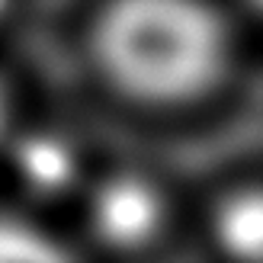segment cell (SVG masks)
<instances>
[{
	"label": "cell",
	"instance_id": "cell-1",
	"mask_svg": "<svg viewBox=\"0 0 263 263\" xmlns=\"http://www.w3.org/2000/svg\"><path fill=\"white\" fill-rule=\"evenodd\" d=\"M93 45L109 81L148 103L205 93L228 61L225 23L205 0H109Z\"/></svg>",
	"mask_w": 263,
	"mask_h": 263
},
{
	"label": "cell",
	"instance_id": "cell-2",
	"mask_svg": "<svg viewBox=\"0 0 263 263\" xmlns=\"http://www.w3.org/2000/svg\"><path fill=\"white\" fill-rule=\"evenodd\" d=\"M164 205L148 180L135 174H119L100 183L90 202V221L106 244L135 247L161 228Z\"/></svg>",
	"mask_w": 263,
	"mask_h": 263
},
{
	"label": "cell",
	"instance_id": "cell-3",
	"mask_svg": "<svg viewBox=\"0 0 263 263\" xmlns=\"http://www.w3.org/2000/svg\"><path fill=\"white\" fill-rule=\"evenodd\" d=\"M20 177L39 193H58L77 174V154L55 132H32L13 151Z\"/></svg>",
	"mask_w": 263,
	"mask_h": 263
},
{
	"label": "cell",
	"instance_id": "cell-4",
	"mask_svg": "<svg viewBox=\"0 0 263 263\" xmlns=\"http://www.w3.org/2000/svg\"><path fill=\"white\" fill-rule=\"evenodd\" d=\"M260 199L257 193H241L221 209L218 215V238L238 257H257L260 254Z\"/></svg>",
	"mask_w": 263,
	"mask_h": 263
},
{
	"label": "cell",
	"instance_id": "cell-5",
	"mask_svg": "<svg viewBox=\"0 0 263 263\" xmlns=\"http://www.w3.org/2000/svg\"><path fill=\"white\" fill-rule=\"evenodd\" d=\"M61 257V247L48 238L45 231H39L29 221L0 215V263L13 260H55Z\"/></svg>",
	"mask_w": 263,
	"mask_h": 263
},
{
	"label": "cell",
	"instance_id": "cell-6",
	"mask_svg": "<svg viewBox=\"0 0 263 263\" xmlns=\"http://www.w3.org/2000/svg\"><path fill=\"white\" fill-rule=\"evenodd\" d=\"M4 119H7V106H4V93H0V128H4Z\"/></svg>",
	"mask_w": 263,
	"mask_h": 263
},
{
	"label": "cell",
	"instance_id": "cell-7",
	"mask_svg": "<svg viewBox=\"0 0 263 263\" xmlns=\"http://www.w3.org/2000/svg\"><path fill=\"white\" fill-rule=\"evenodd\" d=\"M7 10V0H0V13H4Z\"/></svg>",
	"mask_w": 263,
	"mask_h": 263
}]
</instances>
